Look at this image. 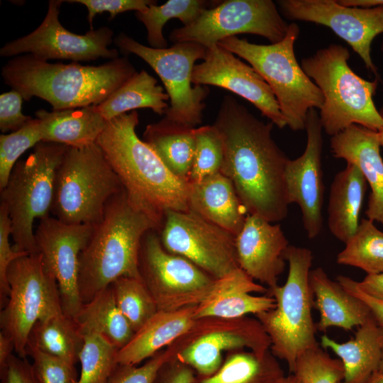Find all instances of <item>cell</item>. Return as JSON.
<instances>
[{"label": "cell", "mask_w": 383, "mask_h": 383, "mask_svg": "<svg viewBox=\"0 0 383 383\" xmlns=\"http://www.w3.org/2000/svg\"><path fill=\"white\" fill-rule=\"evenodd\" d=\"M273 125L229 95L213 123L223 143L221 172L232 182L248 214L277 223L287 217L290 204L284 177L289 159L272 138Z\"/></svg>", "instance_id": "cell-1"}, {"label": "cell", "mask_w": 383, "mask_h": 383, "mask_svg": "<svg viewBox=\"0 0 383 383\" xmlns=\"http://www.w3.org/2000/svg\"><path fill=\"white\" fill-rule=\"evenodd\" d=\"M136 111L106 121L96 143L118 175L130 199L157 225L167 211H189L188 182L174 176L135 132Z\"/></svg>", "instance_id": "cell-2"}, {"label": "cell", "mask_w": 383, "mask_h": 383, "mask_svg": "<svg viewBox=\"0 0 383 383\" xmlns=\"http://www.w3.org/2000/svg\"><path fill=\"white\" fill-rule=\"evenodd\" d=\"M136 72L126 57L93 66L50 63L26 54L4 65L1 76L24 100L36 96L52 110H63L99 105Z\"/></svg>", "instance_id": "cell-3"}, {"label": "cell", "mask_w": 383, "mask_h": 383, "mask_svg": "<svg viewBox=\"0 0 383 383\" xmlns=\"http://www.w3.org/2000/svg\"><path fill=\"white\" fill-rule=\"evenodd\" d=\"M158 228L123 189L106 204L79 255V290L82 304L90 301L116 279L140 278L138 255L143 235Z\"/></svg>", "instance_id": "cell-4"}, {"label": "cell", "mask_w": 383, "mask_h": 383, "mask_svg": "<svg viewBox=\"0 0 383 383\" xmlns=\"http://www.w3.org/2000/svg\"><path fill=\"white\" fill-rule=\"evenodd\" d=\"M350 56L347 48L331 44L301 63L323 94L319 118L331 137L353 124L377 132L383 128V118L373 101L377 80L367 81L355 74L348 63Z\"/></svg>", "instance_id": "cell-5"}, {"label": "cell", "mask_w": 383, "mask_h": 383, "mask_svg": "<svg viewBox=\"0 0 383 383\" xmlns=\"http://www.w3.org/2000/svg\"><path fill=\"white\" fill-rule=\"evenodd\" d=\"M289 264L285 283L267 289L275 307L255 315L269 335L270 352L294 373L299 357L319 347L312 317L314 297L310 284L313 254L306 248L289 245L284 253Z\"/></svg>", "instance_id": "cell-6"}, {"label": "cell", "mask_w": 383, "mask_h": 383, "mask_svg": "<svg viewBox=\"0 0 383 383\" xmlns=\"http://www.w3.org/2000/svg\"><path fill=\"white\" fill-rule=\"evenodd\" d=\"M300 33L292 23L286 36L270 45H258L236 36L218 45L245 60L273 91L287 126L292 131L304 130L309 111L321 109L323 96L297 62L294 44Z\"/></svg>", "instance_id": "cell-7"}, {"label": "cell", "mask_w": 383, "mask_h": 383, "mask_svg": "<svg viewBox=\"0 0 383 383\" xmlns=\"http://www.w3.org/2000/svg\"><path fill=\"white\" fill-rule=\"evenodd\" d=\"M123 189L96 143L67 146L56 172L51 213L67 224L95 226L108 201Z\"/></svg>", "instance_id": "cell-8"}, {"label": "cell", "mask_w": 383, "mask_h": 383, "mask_svg": "<svg viewBox=\"0 0 383 383\" xmlns=\"http://www.w3.org/2000/svg\"><path fill=\"white\" fill-rule=\"evenodd\" d=\"M67 146L40 142L15 165L1 191V203L11 223L13 248L29 254L38 252L34 222L50 216L56 172Z\"/></svg>", "instance_id": "cell-9"}, {"label": "cell", "mask_w": 383, "mask_h": 383, "mask_svg": "<svg viewBox=\"0 0 383 383\" xmlns=\"http://www.w3.org/2000/svg\"><path fill=\"white\" fill-rule=\"evenodd\" d=\"M7 282L10 291L0 312L1 333L13 340L15 353L26 358L33 326L63 313L59 288L39 252L13 261L7 271Z\"/></svg>", "instance_id": "cell-10"}, {"label": "cell", "mask_w": 383, "mask_h": 383, "mask_svg": "<svg viewBox=\"0 0 383 383\" xmlns=\"http://www.w3.org/2000/svg\"><path fill=\"white\" fill-rule=\"evenodd\" d=\"M271 341L255 318L204 317L167 348L172 357L194 370L196 375L209 377L223 364L225 351L248 350L258 355L270 350Z\"/></svg>", "instance_id": "cell-11"}, {"label": "cell", "mask_w": 383, "mask_h": 383, "mask_svg": "<svg viewBox=\"0 0 383 383\" xmlns=\"http://www.w3.org/2000/svg\"><path fill=\"white\" fill-rule=\"evenodd\" d=\"M116 45L126 54L133 53L145 61L161 79L170 105L165 118L194 127L202 121L204 100L209 89L192 87V74L198 60H204L207 48L195 42H180L162 49L145 46L123 33L114 39Z\"/></svg>", "instance_id": "cell-12"}, {"label": "cell", "mask_w": 383, "mask_h": 383, "mask_svg": "<svg viewBox=\"0 0 383 383\" xmlns=\"http://www.w3.org/2000/svg\"><path fill=\"white\" fill-rule=\"evenodd\" d=\"M138 270L158 311L199 305L216 280L187 258L165 250L155 229L148 231L142 238Z\"/></svg>", "instance_id": "cell-13"}, {"label": "cell", "mask_w": 383, "mask_h": 383, "mask_svg": "<svg viewBox=\"0 0 383 383\" xmlns=\"http://www.w3.org/2000/svg\"><path fill=\"white\" fill-rule=\"evenodd\" d=\"M289 26L271 0H226L204 9L190 24L172 30L170 39L209 48L225 38L250 33L276 43L284 38Z\"/></svg>", "instance_id": "cell-14"}, {"label": "cell", "mask_w": 383, "mask_h": 383, "mask_svg": "<svg viewBox=\"0 0 383 383\" xmlns=\"http://www.w3.org/2000/svg\"><path fill=\"white\" fill-rule=\"evenodd\" d=\"M158 234L165 250L187 258L214 279L239 268L235 235L190 210L166 211Z\"/></svg>", "instance_id": "cell-15"}, {"label": "cell", "mask_w": 383, "mask_h": 383, "mask_svg": "<svg viewBox=\"0 0 383 383\" xmlns=\"http://www.w3.org/2000/svg\"><path fill=\"white\" fill-rule=\"evenodd\" d=\"M62 0H50L46 16L30 33L6 43L0 50L2 57L30 54L34 57L49 60L91 61L99 58L118 57L116 49L109 48L113 30L106 26L92 29L84 35L67 30L59 21Z\"/></svg>", "instance_id": "cell-16"}, {"label": "cell", "mask_w": 383, "mask_h": 383, "mask_svg": "<svg viewBox=\"0 0 383 383\" xmlns=\"http://www.w3.org/2000/svg\"><path fill=\"white\" fill-rule=\"evenodd\" d=\"M280 10L291 20L312 22L331 28L359 55L366 67L377 73L371 44L383 33V6H345L335 0H281Z\"/></svg>", "instance_id": "cell-17"}, {"label": "cell", "mask_w": 383, "mask_h": 383, "mask_svg": "<svg viewBox=\"0 0 383 383\" xmlns=\"http://www.w3.org/2000/svg\"><path fill=\"white\" fill-rule=\"evenodd\" d=\"M94 226L67 224L50 216L39 220L35 239L43 262L55 277L63 313L74 318L82 306L79 290V255Z\"/></svg>", "instance_id": "cell-18"}, {"label": "cell", "mask_w": 383, "mask_h": 383, "mask_svg": "<svg viewBox=\"0 0 383 383\" xmlns=\"http://www.w3.org/2000/svg\"><path fill=\"white\" fill-rule=\"evenodd\" d=\"M195 85H213L228 89L252 103L279 128L287 122L271 88L260 74L234 54L216 45L207 48L203 62L192 74Z\"/></svg>", "instance_id": "cell-19"}, {"label": "cell", "mask_w": 383, "mask_h": 383, "mask_svg": "<svg viewBox=\"0 0 383 383\" xmlns=\"http://www.w3.org/2000/svg\"><path fill=\"white\" fill-rule=\"evenodd\" d=\"M304 129L307 134L306 148L301 156L288 160L284 177L289 202L300 207L304 228L308 237L313 239L322 229L325 192L321 167L323 128L315 109L309 111Z\"/></svg>", "instance_id": "cell-20"}, {"label": "cell", "mask_w": 383, "mask_h": 383, "mask_svg": "<svg viewBox=\"0 0 383 383\" xmlns=\"http://www.w3.org/2000/svg\"><path fill=\"white\" fill-rule=\"evenodd\" d=\"M289 245L279 224L248 214L235 236L238 266L253 280L272 289L285 269L284 253Z\"/></svg>", "instance_id": "cell-21"}, {"label": "cell", "mask_w": 383, "mask_h": 383, "mask_svg": "<svg viewBox=\"0 0 383 383\" xmlns=\"http://www.w3.org/2000/svg\"><path fill=\"white\" fill-rule=\"evenodd\" d=\"M378 132L353 124L331 137L333 157L356 165L368 182L371 193L365 214L383 226V160Z\"/></svg>", "instance_id": "cell-22"}, {"label": "cell", "mask_w": 383, "mask_h": 383, "mask_svg": "<svg viewBox=\"0 0 383 383\" xmlns=\"http://www.w3.org/2000/svg\"><path fill=\"white\" fill-rule=\"evenodd\" d=\"M267 291L239 267L216 279L209 294L196 306L195 318H235L269 311L276 304Z\"/></svg>", "instance_id": "cell-23"}, {"label": "cell", "mask_w": 383, "mask_h": 383, "mask_svg": "<svg viewBox=\"0 0 383 383\" xmlns=\"http://www.w3.org/2000/svg\"><path fill=\"white\" fill-rule=\"evenodd\" d=\"M189 209L234 235L248 214L232 182L221 172L198 182H188Z\"/></svg>", "instance_id": "cell-24"}, {"label": "cell", "mask_w": 383, "mask_h": 383, "mask_svg": "<svg viewBox=\"0 0 383 383\" xmlns=\"http://www.w3.org/2000/svg\"><path fill=\"white\" fill-rule=\"evenodd\" d=\"M196 306L175 311H157L118 350L117 362L138 365L166 348L194 323Z\"/></svg>", "instance_id": "cell-25"}, {"label": "cell", "mask_w": 383, "mask_h": 383, "mask_svg": "<svg viewBox=\"0 0 383 383\" xmlns=\"http://www.w3.org/2000/svg\"><path fill=\"white\" fill-rule=\"evenodd\" d=\"M310 284L313 294V307L319 311L316 330L331 327L349 331L360 326L372 318L368 306L334 282L324 270L317 267L310 272Z\"/></svg>", "instance_id": "cell-26"}, {"label": "cell", "mask_w": 383, "mask_h": 383, "mask_svg": "<svg viewBox=\"0 0 383 383\" xmlns=\"http://www.w3.org/2000/svg\"><path fill=\"white\" fill-rule=\"evenodd\" d=\"M321 346L331 350L343 363L344 377L341 383H365L379 370L383 347V328L373 317L358 327L355 337L338 343L326 335Z\"/></svg>", "instance_id": "cell-27"}, {"label": "cell", "mask_w": 383, "mask_h": 383, "mask_svg": "<svg viewBox=\"0 0 383 383\" xmlns=\"http://www.w3.org/2000/svg\"><path fill=\"white\" fill-rule=\"evenodd\" d=\"M40 123L42 142L80 148L96 143L106 121L96 106L35 112Z\"/></svg>", "instance_id": "cell-28"}, {"label": "cell", "mask_w": 383, "mask_h": 383, "mask_svg": "<svg viewBox=\"0 0 383 383\" xmlns=\"http://www.w3.org/2000/svg\"><path fill=\"white\" fill-rule=\"evenodd\" d=\"M366 189V179L353 164L347 163L334 177L328 204V227L344 243L357 231Z\"/></svg>", "instance_id": "cell-29"}, {"label": "cell", "mask_w": 383, "mask_h": 383, "mask_svg": "<svg viewBox=\"0 0 383 383\" xmlns=\"http://www.w3.org/2000/svg\"><path fill=\"white\" fill-rule=\"evenodd\" d=\"M196 128L165 117L148 125L143 135L145 142L167 168L188 182L195 148Z\"/></svg>", "instance_id": "cell-30"}, {"label": "cell", "mask_w": 383, "mask_h": 383, "mask_svg": "<svg viewBox=\"0 0 383 383\" xmlns=\"http://www.w3.org/2000/svg\"><path fill=\"white\" fill-rule=\"evenodd\" d=\"M74 320L83 336L98 334L118 350L125 346L135 333L116 305L111 284L83 304Z\"/></svg>", "instance_id": "cell-31"}, {"label": "cell", "mask_w": 383, "mask_h": 383, "mask_svg": "<svg viewBox=\"0 0 383 383\" xmlns=\"http://www.w3.org/2000/svg\"><path fill=\"white\" fill-rule=\"evenodd\" d=\"M277 360L270 350L264 355L248 350L228 352L215 374L196 375L193 383H280L285 374Z\"/></svg>", "instance_id": "cell-32"}, {"label": "cell", "mask_w": 383, "mask_h": 383, "mask_svg": "<svg viewBox=\"0 0 383 383\" xmlns=\"http://www.w3.org/2000/svg\"><path fill=\"white\" fill-rule=\"evenodd\" d=\"M167 100H170L168 94L157 84V79L142 70L96 108L107 121L139 108H149L159 115L165 114L169 107Z\"/></svg>", "instance_id": "cell-33"}, {"label": "cell", "mask_w": 383, "mask_h": 383, "mask_svg": "<svg viewBox=\"0 0 383 383\" xmlns=\"http://www.w3.org/2000/svg\"><path fill=\"white\" fill-rule=\"evenodd\" d=\"M27 344L74 365L79 362L84 336L75 321L62 313L38 321Z\"/></svg>", "instance_id": "cell-34"}, {"label": "cell", "mask_w": 383, "mask_h": 383, "mask_svg": "<svg viewBox=\"0 0 383 383\" xmlns=\"http://www.w3.org/2000/svg\"><path fill=\"white\" fill-rule=\"evenodd\" d=\"M337 255L339 265L360 268L367 274L383 273V232L363 218L355 233Z\"/></svg>", "instance_id": "cell-35"}, {"label": "cell", "mask_w": 383, "mask_h": 383, "mask_svg": "<svg viewBox=\"0 0 383 383\" xmlns=\"http://www.w3.org/2000/svg\"><path fill=\"white\" fill-rule=\"evenodd\" d=\"M209 1L204 0H169L162 5L150 4L144 11H136L135 16L145 26L147 39L151 48H166L167 43L162 29L171 18L180 20L184 26L195 21L207 9Z\"/></svg>", "instance_id": "cell-36"}, {"label": "cell", "mask_w": 383, "mask_h": 383, "mask_svg": "<svg viewBox=\"0 0 383 383\" xmlns=\"http://www.w3.org/2000/svg\"><path fill=\"white\" fill-rule=\"evenodd\" d=\"M111 286L118 308L135 332L158 311L141 279L123 277L113 282Z\"/></svg>", "instance_id": "cell-37"}, {"label": "cell", "mask_w": 383, "mask_h": 383, "mask_svg": "<svg viewBox=\"0 0 383 383\" xmlns=\"http://www.w3.org/2000/svg\"><path fill=\"white\" fill-rule=\"evenodd\" d=\"M118 349L98 334L84 336L79 376L75 383H108L118 363Z\"/></svg>", "instance_id": "cell-38"}, {"label": "cell", "mask_w": 383, "mask_h": 383, "mask_svg": "<svg viewBox=\"0 0 383 383\" xmlns=\"http://www.w3.org/2000/svg\"><path fill=\"white\" fill-rule=\"evenodd\" d=\"M223 158L222 140L215 126L196 128L195 148L188 182H198L221 172Z\"/></svg>", "instance_id": "cell-39"}, {"label": "cell", "mask_w": 383, "mask_h": 383, "mask_svg": "<svg viewBox=\"0 0 383 383\" xmlns=\"http://www.w3.org/2000/svg\"><path fill=\"white\" fill-rule=\"evenodd\" d=\"M40 142V123L36 118L16 131L0 135V190L6 186L19 157Z\"/></svg>", "instance_id": "cell-40"}, {"label": "cell", "mask_w": 383, "mask_h": 383, "mask_svg": "<svg viewBox=\"0 0 383 383\" xmlns=\"http://www.w3.org/2000/svg\"><path fill=\"white\" fill-rule=\"evenodd\" d=\"M294 374L302 383H340L344 377V369L340 359L331 357L319 346L299 357Z\"/></svg>", "instance_id": "cell-41"}, {"label": "cell", "mask_w": 383, "mask_h": 383, "mask_svg": "<svg viewBox=\"0 0 383 383\" xmlns=\"http://www.w3.org/2000/svg\"><path fill=\"white\" fill-rule=\"evenodd\" d=\"M26 355L39 383H75L78 379L74 365L27 344Z\"/></svg>", "instance_id": "cell-42"}, {"label": "cell", "mask_w": 383, "mask_h": 383, "mask_svg": "<svg viewBox=\"0 0 383 383\" xmlns=\"http://www.w3.org/2000/svg\"><path fill=\"white\" fill-rule=\"evenodd\" d=\"M171 357L167 347L139 366L118 364L108 383H153L160 367Z\"/></svg>", "instance_id": "cell-43"}, {"label": "cell", "mask_w": 383, "mask_h": 383, "mask_svg": "<svg viewBox=\"0 0 383 383\" xmlns=\"http://www.w3.org/2000/svg\"><path fill=\"white\" fill-rule=\"evenodd\" d=\"M11 223L6 207L0 204V304L3 308L9 295L7 282V271L11 263L18 257L28 255L25 252L16 251L11 245Z\"/></svg>", "instance_id": "cell-44"}, {"label": "cell", "mask_w": 383, "mask_h": 383, "mask_svg": "<svg viewBox=\"0 0 383 383\" xmlns=\"http://www.w3.org/2000/svg\"><path fill=\"white\" fill-rule=\"evenodd\" d=\"M69 3H78L86 6L88 11L87 21L90 30L93 28L94 18L98 13L107 11L109 20H113L118 14L128 11H144L156 1L152 0H67Z\"/></svg>", "instance_id": "cell-45"}, {"label": "cell", "mask_w": 383, "mask_h": 383, "mask_svg": "<svg viewBox=\"0 0 383 383\" xmlns=\"http://www.w3.org/2000/svg\"><path fill=\"white\" fill-rule=\"evenodd\" d=\"M23 97L19 92L11 89L0 96V130L5 134L16 131L33 119L22 113Z\"/></svg>", "instance_id": "cell-46"}, {"label": "cell", "mask_w": 383, "mask_h": 383, "mask_svg": "<svg viewBox=\"0 0 383 383\" xmlns=\"http://www.w3.org/2000/svg\"><path fill=\"white\" fill-rule=\"evenodd\" d=\"M1 383H39L27 358L12 355L0 367Z\"/></svg>", "instance_id": "cell-47"}, {"label": "cell", "mask_w": 383, "mask_h": 383, "mask_svg": "<svg viewBox=\"0 0 383 383\" xmlns=\"http://www.w3.org/2000/svg\"><path fill=\"white\" fill-rule=\"evenodd\" d=\"M195 376L192 368L171 357L160 367L153 383H193Z\"/></svg>", "instance_id": "cell-48"}, {"label": "cell", "mask_w": 383, "mask_h": 383, "mask_svg": "<svg viewBox=\"0 0 383 383\" xmlns=\"http://www.w3.org/2000/svg\"><path fill=\"white\" fill-rule=\"evenodd\" d=\"M336 280L346 291L357 297L368 306L374 321L383 328V301L363 292L358 287L357 281L349 277L339 275Z\"/></svg>", "instance_id": "cell-49"}, {"label": "cell", "mask_w": 383, "mask_h": 383, "mask_svg": "<svg viewBox=\"0 0 383 383\" xmlns=\"http://www.w3.org/2000/svg\"><path fill=\"white\" fill-rule=\"evenodd\" d=\"M358 287L365 294L383 301V273L367 274L361 282H357Z\"/></svg>", "instance_id": "cell-50"}, {"label": "cell", "mask_w": 383, "mask_h": 383, "mask_svg": "<svg viewBox=\"0 0 383 383\" xmlns=\"http://www.w3.org/2000/svg\"><path fill=\"white\" fill-rule=\"evenodd\" d=\"M15 352L13 340L0 332V367H3Z\"/></svg>", "instance_id": "cell-51"}, {"label": "cell", "mask_w": 383, "mask_h": 383, "mask_svg": "<svg viewBox=\"0 0 383 383\" xmlns=\"http://www.w3.org/2000/svg\"><path fill=\"white\" fill-rule=\"evenodd\" d=\"M338 2L345 6L371 8L383 6V0H340Z\"/></svg>", "instance_id": "cell-52"}, {"label": "cell", "mask_w": 383, "mask_h": 383, "mask_svg": "<svg viewBox=\"0 0 383 383\" xmlns=\"http://www.w3.org/2000/svg\"><path fill=\"white\" fill-rule=\"evenodd\" d=\"M365 383H383V370L374 372Z\"/></svg>", "instance_id": "cell-53"}, {"label": "cell", "mask_w": 383, "mask_h": 383, "mask_svg": "<svg viewBox=\"0 0 383 383\" xmlns=\"http://www.w3.org/2000/svg\"><path fill=\"white\" fill-rule=\"evenodd\" d=\"M280 383H302L301 379L294 373L284 376Z\"/></svg>", "instance_id": "cell-54"}, {"label": "cell", "mask_w": 383, "mask_h": 383, "mask_svg": "<svg viewBox=\"0 0 383 383\" xmlns=\"http://www.w3.org/2000/svg\"><path fill=\"white\" fill-rule=\"evenodd\" d=\"M378 135H379V140L380 145L383 146V128L380 131H378Z\"/></svg>", "instance_id": "cell-55"}, {"label": "cell", "mask_w": 383, "mask_h": 383, "mask_svg": "<svg viewBox=\"0 0 383 383\" xmlns=\"http://www.w3.org/2000/svg\"><path fill=\"white\" fill-rule=\"evenodd\" d=\"M379 370H383V347H382V358H381L380 365H379Z\"/></svg>", "instance_id": "cell-56"}, {"label": "cell", "mask_w": 383, "mask_h": 383, "mask_svg": "<svg viewBox=\"0 0 383 383\" xmlns=\"http://www.w3.org/2000/svg\"><path fill=\"white\" fill-rule=\"evenodd\" d=\"M382 50H383V44H382ZM379 114L381 115V116H382V118H383V104H382V108L380 109V111H379Z\"/></svg>", "instance_id": "cell-57"}, {"label": "cell", "mask_w": 383, "mask_h": 383, "mask_svg": "<svg viewBox=\"0 0 383 383\" xmlns=\"http://www.w3.org/2000/svg\"><path fill=\"white\" fill-rule=\"evenodd\" d=\"M340 383H341V382H340Z\"/></svg>", "instance_id": "cell-58"}]
</instances>
